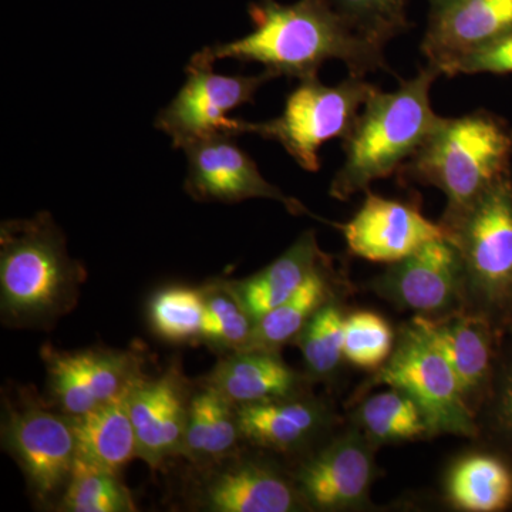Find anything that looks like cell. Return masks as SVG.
<instances>
[{
  "mask_svg": "<svg viewBox=\"0 0 512 512\" xmlns=\"http://www.w3.org/2000/svg\"><path fill=\"white\" fill-rule=\"evenodd\" d=\"M412 326L444 356L473 407L471 403L484 389L493 362V332L487 318L461 311L439 318L417 315Z\"/></svg>",
  "mask_w": 512,
  "mask_h": 512,
  "instance_id": "obj_17",
  "label": "cell"
},
{
  "mask_svg": "<svg viewBox=\"0 0 512 512\" xmlns=\"http://www.w3.org/2000/svg\"><path fill=\"white\" fill-rule=\"evenodd\" d=\"M335 227L342 231L353 255L389 265L434 239L448 237L446 227L427 220L416 205L389 200L370 190L355 217Z\"/></svg>",
  "mask_w": 512,
  "mask_h": 512,
  "instance_id": "obj_13",
  "label": "cell"
},
{
  "mask_svg": "<svg viewBox=\"0 0 512 512\" xmlns=\"http://www.w3.org/2000/svg\"><path fill=\"white\" fill-rule=\"evenodd\" d=\"M439 76L427 66L394 92L372 93L343 138L345 161L329 191L335 200L348 201L357 192H366L375 181L399 171L423 146L443 119L430 101L431 86Z\"/></svg>",
  "mask_w": 512,
  "mask_h": 512,
  "instance_id": "obj_2",
  "label": "cell"
},
{
  "mask_svg": "<svg viewBox=\"0 0 512 512\" xmlns=\"http://www.w3.org/2000/svg\"><path fill=\"white\" fill-rule=\"evenodd\" d=\"M357 429L373 446L403 443L431 436L429 421L410 394L390 387L357 407Z\"/></svg>",
  "mask_w": 512,
  "mask_h": 512,
  "instance_id": "obj_26",
  "label": "cell"
},
{
  "mask_svg": "<svg viewBox=\"0 0 512 512\" xmlns=\"http://www.w3.org/2000/svg\"><path fill=\"white\" fill-rule=\"evenodd\" d=\"M345 319L335 303H326L296 338L306 370L315 379L332 376L345 360Z\"/></svg>",
  "mask_w": 512,
  "mask_h": 512,
  "instance_id": "obj_29",
  "label": "cell"
},
{
  "mask_svg": "<svg viewBox=\"0 0 512 512\" xmlns=\"http://www.w3.org/2000/svg\"><path fill=\"white\" fill-rule=\"evenodd\" d=\"M377 89L365 76L350 74L335 86L318 79L301 80L286 97L281 116L262 123H245V134H258L285 148L296 164L318 173L319 151L335 138H345L355 126L360 110Z\"/></svg>",
  "mask_w": 512,
  "mask_h": 512,
  "instance_id": "obj_5",
  "label": "cell"
},
{
  "mask_svg": "<svg viewBox=\"0 0 512 512\" xmlns=\"http://www.w3.org/2000/svg\"><path fill=\"white\" fill-rule=\"evenodd\" d=\"M274 79L266 70L256 76H224L214 66L190 63L183 87L158 113L157 130L181 150L217 134H245L247 121L231 119L229 111L252 103L256 92Z\"/></svg>",
  "mask_w": 512,
  "mask_h": 512,
  "instance_id": "obj_6",
  "label": "cell"
},
{
  "mask_svg": "<svg viewBox=\"0 0 512 512\" xmlns=\"http://www.w3.org/2000/svg\"><path fill=\"white\" fill-rule=\"evenodd\" d=\"M205 311L201 339L229 352L248 349L255 320L229 282L205 286Z\"/></svg>",
  "mask_w": 512,
  "mask_h": 512,
  "instance_id": "obj_27",
  "label": "cell"
},
{
  "mask_svg": "<svg viewBox=\"0 0 512 512\" xmlns=\"http://www.w3.org/2000/svg\"><path fill=\"white\" fill-rule=\"evenodd\" d=\"M86 271L49 212L0 228V308L16 328L52 325L76 305Z\"/></svg>",
  "mask_w": 512,
  "mask_h": 512,
  "instance_id": "obj_3",
  "label": "cell"
},
{
  "mask_svg": "<svg viewBox=\"0 0 512 512\" xmlns=\"http://www.w3.org/2000/svg\"><path fill=\"white\" fill-rule=\"evenodd\" d=\"M329 262L320 251L316 235L306 231L272 264L244 281L229 282L252 319L281 305L298 291L306 279Z\"/></svg>",
  "mask_w": 512,
  "mask_h": 512,
  "instance_id": "obj_21",
  "label": "cell"
},
{
  "mask_svg": "<svg viewBox=\"0 0 512 512\" xmlns=\"http://www.w3.org/2000/svg\"><path fill=\"white\" fill-rule=\"evenodd\" d=\"M249 18L254 26L251 33L205 47L190 63L214 66L227 59L259 63L272 76L299 80L318 76L330 60L345 63L357 76L390 70L384 49L356 35L326 0H298L291 5L258 0L249 6Z\"/></svg>",
  "mask_w": 512,
  "mask_h": 512,
  "instance_id": "obj_1",
  "label": "cell"
},
{
  "mask_svg": "<svg viewBox=\"0 0 512 512\" xmlns=\"http://www.w3.org/2000/svg\"><path fill=\"white\" fill-rule=\"evenodd\" d=\"M356 35L386 47L394 37L412 28L407 18L409 0H326Z\"/></svg>",
  "mask_w": 512,
  "mask_h": 512,
  "instance_id": "obj_30",
  "label": "cell"
},
{
  "mask_svg": "<svg viewBox=\"0 0 512 512\" xmlns=\"http://www.w3.org/2000/svg\"><path fill=\"white\" fill-rule=\"evenodd\" d=\"M466 268L467 286L484 303L512 299V187L495 185L458 220L444 225Z\"/></svg>",
  "mask_w": 512,
  "mask_h": 512,
  "instance_id": "obj_7",
  "label": "cell"
},
{
  "mask_svg": "<svg viewBox=\"0 0 512 512\" xmlns=\"http://www.w3.org/2000/svg\"><path fill=\"white\" fill-rule=\"evenodd\" d=\"M503 410L505 419H507L508 424L512 427V372L508 376L507 384H505Z\"/></svg>",
  "mask_w": 512,
  "mask_h": 512,
  "instance_id": "obj_34",
  "label": "cell"
},
{
  "mask_svg": "<svg viewBox=\"0 0 512 512\" xmlns=\"http://www.w3.org/2000/svg\"><path fill=\"white\" fill-rule=\"evenodd\" d=\"M204 311V289L171 286L153 296L148 316L160 338L183 343L201 339Z\"/></svg>",
  "mask_w": 512,
  "mask_h": 512,
  "instance_id": "obj_28",
  "label": "cell"
},
{
  "mask_svg": "<svg viewBox=\"0 0 512 512\" xmlns=\"http://www.w3.org/2000/svg\"><path fill=\"white\" fill-rule=\"evenodd\" d=\"M50 394L60 412L79 417L128 392L141 379L138 357L119 350H43Z\"/></svg>",
  "mask_w": 512,
  "mask_h": 512,
  "instance_id": "obj_11",
  "label": "cell"
},
{
  "mask_svg": "<svg viewBox=\"0 0 512 512\" xmlns=\"http://www.w3.org/2000/svg\"><path fill=\"white\" fill-rule=\"evenodd\" d=\"M394 350L392 326L375 312L359 311L346 316L343 355L365 370H379Z\"/></svg>",
  "mask_w": 512,
  "mask_h": 512,
  "instance_id": "obj_32",
  "label": "cell"
},
{
  "mask_svg": "<svg viewBox=\"0 0 512 512\" xmlns=\"http://www.w3.org/2000/svg\"><path fill=\"white\" fill-rule=\"evenodd\" d=\"M185 190L197 201L241 202L265 198L282 202L292 214L308 212L301 202L269 183L235 136L217 134L185 148Z\"/></svg>",
  "mask_w": 512,
  "mask_h": 512,
  "instance_id": "obj_12",
  "label": "cell"
},
{
  "mask_svg": "<svg viewBox=\"0 0 512 512\" xmlns=\"http://www.w3.org/2000/svg\"><path fill=\"white\" fill-rule=\"evenodd\" d=\"M303 504L298 485L274 468L248 460L222 468L201 493L202 507L212 512H292Z\"/></svg>",
  "mask_w": 512,
  "mask_h": 512,
  "instance_id": "obj_18",
  "label": "cell"
},
{
  "mask_svg": "<svg viewBox=\"0 0 512 512\" xmlns=\"http://www.w3.org/2000/svg\"><path fill=\"white\" fill-rule=\"evenodd\" d=\"M241 440L237 406L202 386L191 396L181 454L194 463L222 460L232 456Z\"/></svg>",
  "mask_w": 512,
  "mask_h": 512,
  "instance_id": "obj_23",
  "label": "cell"
},
{
  "mask_svg": "<svg viewBox=\"0 0 512 512\" xmlns=\"http://www.w3.org/2000/svg\"><path fill=\"white\" fill-rule=\"evenodd\" d=\"M191 397L178 367L157 379L140 380L128 393V409L137 440V457L151 468L183 450Z\"/></svg>",
  "mask_w": 512,
  "mask_h": 512,
  "instance_id": "obj_16",
  "label": "cell"
},
{
  "mask_svg": "<svg viewBox=\"0 0 512 512\" xmlns=\"http://www.w3.org/2000/svg\"><path fill=\"white\" fill-rule=\"evenodd\" d=\"M372 446L359 429L350 430L306 461L296 474L306 505L340 511L365 504L376 477Z\"/></svg>",
  "mask_w": 512,
  "mask_h": 512,
  "instance_id": "obj_14",
  "label": "cell"
},
{
  "mask_svg": "<svg viewBox=\"0 0 512 512\" xmlns=\"http://www.w3.org/2000/svg\"><path fill=\"white\" fill-rule=\"evenodd\" d=\"M510 33L512 0H453L430 9L421 53L447 76L458 60Z\"/></svg>",
  "mask_w": 512,
  "mask_h": 512,
  "instance_id": "obj_15",
  "label": "cell"
},
{
  "mask_svg": "<svg viewBox=\"0 0 512 512\" xmlns=\"http://www.w3.org/2000/svg\"><path fill=\"white\" fill-rule=\"evenodd\" d=\"M431 9L441 8V6L447 5V3L453 2V0H429Z\"/></svg>",
  "mask_w": 512,
  "mask_h": 512,
  "instance_id": "obj_35",
  "label": "cell"
},
{
  "mask_svg": "<svg viewBox=\"0 0 512 512\" xmlns=\"http://www.w3.org/2000/svg\"><path fill=\"white\" fill-rule=\"evenodd\" d=\"M446 495L461 511H503L512 503V470L491 454H470L451 467Z\"/></svg>",
  "mask_w": 512,
  "mask_h": 512,
  "instance_id": "obj_24",
  "label": "cell"
},
{
  "mask_svg": "<svg viewBox=\"0 0 512 512\" xmlns=\"http://www.w3.org/2000/svg\"><path fill=\"white\" fill-rule=\"evenodd\" d=\"M2 441L40 503L63 494L76 460L72 417L35 400H22L18 406H8Z\"/></svg>",
  "mask_w": 512,
  "mask_h": 512,
  "instance_id": "obj_9",
  "label": "cell"
},
{
  "mask_svg": "<svg viewBox=\"0 0 512 512\" xmlns=\"http://www.w3.org/2000/svg\"><path fill=\"white\" fill-rule=\"evenodd\" d=\"M377 382L410 394L429 421L431 436H477L474 409L461 392L453 369L412 325L380 367Z\"/></svg>",
  "mask_w": 512,
  "mask_h": 512,
  "instance_id": "obj_8",
  "label": "cell"
},
{
  "mask_svg": "<svg viewBox=\"0 0 512 512\" xmlns=\"http://www.w3.org/2000/svg\"><path fill=\"white\" fill-rule=\"evenodd\" d=\"M512 73V33L500 37L487 46L481 47L476 52L470 53L458 60L447 76L454 77L457 74Z\"/></svg>",
  "mask_w": 512,
  "mask_h": 512,
  "instance_id": "obj_33",
  "label": "cell"
},
{
  "mask_svg": "<svg viewBox=\"0 0 512 512\" xmlns=\"http://www.w3.org/2000/svg\"><path fill=\"white\" fill-rule=\"evenodd\" d=\"M63 511L130 512L136 511L130 491L114 473L96 468L74 466L69 484L64 488Z\"/></svg>",
  "mask_w": 512,
  "mask_h": 512,
  "instance_id": "obj_31",
  "label": "cell"
},
{
  "mask_svg": "<svg viewBox=\"0 0 512 512\" xmlns=\"http://www.w3.org/2000/svg\"><path fill=\"white\" fill-rule=\"evenodd\" d=\"M128 392L83 416L72 417L74 466L117 474L137 457V440L128 409Z\"/></svg>",
  "mask_w": 512,
  "mask_h": 512,
  "instance_id": "obj_22",
  "label": "cell"
},
{
  "mask_svg": "<svg viewBox=\"0 0 512 512\" xmlns=\"http://www.w3.org/2000/svg\"><path fill=\"white\" fill-rule=\"evenodd\" d=\"M329 271L330 262L320 266L288 301L255 320L247 350L278 352L298 338L309 320L332 298Z\"/></svg>",
  "mask_w": 512,
  "mask_h": 512,
  "instance_id": "obj_25",
  "label": "cell"
},
{
  "mask_svg": "<svg viewBox=\"0 0 512 512\" xmlns=\"http://www.w3.org/2000/svg\"><path fill=\"white\" fill-rule=\"evenodd\" d=\"M202 386L221 394L235 406L298 396L302 377L278 352L244 350L222 359Z\"/></svg>",
  "mask_w": 512,
  "mask_h": 512,
  "instance_id": "obj_19",
  "label": "cell"
},
{
  "mask_svg": "<svg viewBox=\"0 0 512 512\" xmlns=\"http://www.w3.org/2000/svg\"><path fill=\"white\" fill-rule=\"evenodd\" d=\"M242 437L254 446L292 451L312 440L328 421L315 400L292 396L237 406Z\"/></svg>",
  "mask_w": 512,
  "mask_h": 512,
  "instance_id": "obj_20",
  "label": "cell"
},
{
  "mask_svg": "<svg viewBox=\"0 0 512 512\" xmlns=\"http://www.w3.org/2000/svg\"><path fill=\"white\" fill-rule=\"evenodd\" d=\"M467 288L463 258L448 237L390 264L375 281L376 292L387 301L430 318L461 311Z\"/></svg>",
  "mask_w": 512,
  "mask_h": 512,
  "instance_id": "obj_10",
  "label": "cell"
},
{
  "mask_svg": "<svg viewBox=\"0 0 512 512\" xmlns=\"http://www.w3.org/2000/svg\"><path fill=\"white\" fill-rule=\"evenodd\" d=\"M511 156V128L487 111H476L443 117L399 173L443 191L447 208L441 224L448 225L508 180Z\"/></svg>",
  "mask_w": 512,
  "mask_h": 512,
  "instance_id": "obj_4",
  "label": "cell"
}]
</instances>
